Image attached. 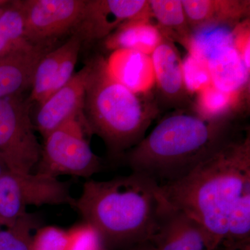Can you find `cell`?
I'll return each mask as SVG.
<instances>
[{
	"label": "cell",
	"instance_id": "1",
	"mask_svg": "<svg viewBox=\"0 0 250 250\" xmlns=\"http://www.w3.org/2000/svg\"><path fill=\"white\" fill-rule=\"evenodd\" d=\"M164 199L200 224L208 250H218L233 206L250 186V132L246 128L182 178L159 184Z\"/></svg>",
	"mask_w": 250,
	"mask_h": 250
},
{
	"label": "cell",
	"instance_id": "2",
	"mask_svg": "<svg viewBox=\"0 0 250 250\" xmlns=\"http://www.w3.org/2000/svg\"><path fill=\"white\" fill-rule=\"evenodd\" d=\"M165 202L157 182L131 172L86 181L74 209L98 233L104 250H127L149 241Z\"/></svg>",
	"mask_w": 250,
	"mask_h": 250
},
{
	"label": "cell",
	"instance_id": "3",
	"mask_svg": "<svg viewBox=\"0 0 250 250\" xmlns=\"http://www.w3.org/2000/svg\"><path fill=\"white\" fill-rule=\"evenodd\" d=\"M236 121H208L193 111L168 115L123 156L131 169L159 184L182 178L243 131Z\"/></svg>",
	"mask_w": 250,
	"mask_h": 250
},
{
	"label": "cell",
	"instance_id": "4",
	"mask_svg": "<svg viewBox=\"0 0 250 250\" xmlns=\"http://www.w3.org/2000/svg\"><path fill=\"white\" fill-rule=\"evenodd\" d=\"M88 65L83 104L87 127L90 135L103 140L112 161H121L144 139L159 107L149 97L136 95L113 80L103 57L92 59Z\"/></svg>",
	"mask_w": 250,
	"mask_h": 250
},
{
	"label": "cell",
	"instance_id": "5",
	"mask_svg": "<svg viewBox=\"0 0 250 250\" xmlns=\"http://www.w3.org/2000/svg\"><path fill=\"white\" fill-rule=\"evenodd\" d=\"M83 116L72 118L44 139L36 172L58 178L61 175L89 179L103 169L92 150Z\"/></svg>",
	"mask_w": 250,
	"mask_h": 250
},
{
	"label": "cell",
	"instance_id": "6",
	"mask_svg": "<svg viewBox=\"0 0 250 250\" xmlns=\"http://www.w3.org/2000/svg\"><path fill=\"white\" fill-rule=\"evenodd\" d=\"M70 184L45 174L8 170L0 177V227L9 228L27 213L28 206L67 205L75 208Z\"/></svg>",
	"mask_w": 250,
	"mask_h": 250
},
{
	"label": "cell",
	"instance_id": "7",
	"mask_svg": "<svg viewBox=\"0 0 250 250\" xmlns=\"http://www.w3.org/2000/svg\"><path fill=\"white\" fill-rule=\"evenodd\" d=\"M31 104L22 95L0 98V158L17 173L34 172L42 151L30 117Z\"/></svg>",
	"mask_w": 250,
	"mask_h": 250
},
{
	"label": "cell",
	"instance_id": "8",
	"mask_svg": "<svg viewBox=\"0 0 250 250\" xmlns=\"http://www.w3.org/2000/svg\"><path fill=\"white\" fill-rule=\"evenodd\" d=\"M85 4L86 0L22 1L26 41L33 45L52 48L60 38L77 30Z\"/></svg>",
	"mask_w": 250,
	"mask_h": 250
},
{
	"label": "cell",
	"instance_id": "9",
	"mask_svg": "<svg viewBox=\"0 0 250 250\" xmlns=\"http://www.w3.org/2000/svg\"><path fill=\"white\" fill-rule=\"evenodd\" d=\"M151 19L148 0H86L77 30L84 42L104 40L125 22Z\"/></svg>",
	"mask_w": 250,
	"mask_h": 250
},
{
	"label": "cell",
	"instance_id": "10",
	"mask_svg": "<svg viewBox=\"0 0 250 250\" xmlns=\"http://www.w3.org/2000/svg\"><path fill=\"white\" fill-rule=\"evenodd\" d=\"M88 63L70 81L41 103L36 113L35 130L45 139L65 122L83 116Z\"/></svg>",
	"mask_w": 250,
	"mask_h": 250
},
{
	"label": "cell",
	"instance_id": "11",
	"mask_svg": "<svg viewBox=\"0 0 250 250\" xmlns=\"http://www.w3.org/2000/svg\"><path fill=\"white\" fill-rule=\"evenodd\" d=\"M148 242L154 250H208L201 225L166 200Z\"/></svg>",
	"mask_w": 250,
	"mask_h": 250
},
{
	"label": "cell",
	"instance_id": "12",
	"mask_svg": "<svg viewBox=\"0 0 250 250\" xmlns=\"http://www.w3.org/2000/svg\"><path fill=\"white\" fill-rule=\"evenodd\" d=\"M151 59L155 88L161 100L168 106H187L189 95L184 85L182 59L173 41L164 36Z\"/></svg>",
	"mask_w": 250,
	"mask_h": 250
},
{
	"label": "cell",
	"instance_id": "13",
	"mask_svg": "<svg viewBox=\"0 0 250 250\" xmlns=\"http://www.w3.org/2000/svg\"><path fill=\"white\" fill-rule=\"evenodd\" d=\"M105 67L113 80L136 95L149 97L155 88L151 56L131 49H116L105 59Z\"/></svg>",
	"mask_w": 250,
	"mask_h": 250
},
{
	"label": "cell",
	"instance_id": "14",
	"mask_svg": "<svg viewBox=\"0 0 250 250\" xmlns=\"http://www.w3.org/2000/svg\"><path fill=\"white\" fill-rule=\"evenodd\" d=\"M53 49L28 43L0 58V98L22 95L31 87L39 62Z\"/></svg>",
	"mask_w": 250,
	"mask_h": 250
},
{
	"label": "cell",
	"instance_id": "15",
	"mask_svg": "<svg viewBox=\"0 0 250 250\" xmlns=\"http://www.w3.org/2000/svg\"><path fill=\"white\" fill-rule=\"evenodd\" d=\"M191 31L213 25L234 27L250 18L249 0H182Z\"/></svg>",
	"mask_w": 250,
	"mask_h": 250
},
{
	"label": "cell",
	"instance_id": "16",
	"mask_svg": "<svg viewBox=\"0 0 250 250\" xmlns=\"http://www.w3.org/2000/svg\"><path fill=\"white\" fill-rule=\"evenodd\" d=\"M211 84L225 93L250 97V71L232 45L217 49L207 59Z\"/></svg>",
	"mask_w": 250,
	"mask_h": 250
},
{
	"label": "cell",
	"instance_id": "17",
	"mask_svg": "<svg viewBox=\"0 0 250 250\" xmlns=\"http://www.w3.org/2000/svg\"><path fill=\"white\" fill-rule=\"evenodd\" d=\"M164 35L151 19L125 22L104 39L107 50L126 49L151 56L164 39Z\"/></svg>",
	"mask_w": 250,
	"mask_h": 250
},
{
	"label": "cell",
	"instance_id": "18",
	"mask_svg": "<svg viewBox=\"0 0 250 250\" xmlns=\"http://www.w3.org/2000/svg\"><path fill=\"white\" fill-rule=\"evenodd\" d=\"M250 97L225 93L213 85L197 94L194 112L208 121H237Z\"/></svg>",
	"mask_w": 250,
	"mask_h": 250
},
{
	"label": "cell",
	"instance_id": "19",
	"mask_svg": "<svg viewBox=\"0 0 250 250\" xmlns=\"http://www.w3.org/2000/svg\"><path fill=\"white\" fill-rule=\"evenodd\" d=\"M151 18L163 35L173 42L183 44L191 30L188 24L182 0H148Z\"/></svg>",
	"mask_w": 250,
	"mask_h": 250
},
{
	"label": "cell",
	"instance_id": "20",
	"mask_svg": "<svg viewBox=\"0 0 250 250\" xmlns=\"http://www.w3.org/2000/svg\"><path fill=\"white\" fill-rule=\"evenodd\" d=\"M250 246V186L233 206L228 231L222 243L223 250H244Z\"/></svg>",
	"mask_w": 250,
	"mask_h": 250
},
{
	"label": "cell",
	"instance_id": "21",
	"mask_svg": "<svg viewBox=\"0 0 250 250\" xmlns=\"http://www.w3.org/2000/svg\"><path fill=\"white\" fill-rule=\"evenodd\" d=\"M24 30L22 1H11V6L0 13V58L29 43Z\"/></svg>",
	"mask_w": 250,
	"mask_h": 250
},
{
	"label": "cell",
	"instance_id": "22",
	"mask_svg": "<svg viewBox=\"0 0 250 250\" xmlns=\"http://www.w3.org/2000/svg\"><path fill=\"white\" fill-rule=\"evenodd\" d=\"M65 46L64 43L57 48H54L41 59L36 67L29 101L39 105L47 100L50 95L54 80L61 60L63 55Z\"/></svg>",
	"mask_w": 250,
	"mask_h": 250
},
{
	"label": "cell",
	"instance_id": "23",
	"mask_svg": "<svg viewBox=\"0 0 250 250\" xmlns=\"http://www.w3.org/2000/svg\"><path fill=\"white\" fill-rule=\"evenodd\" d=\"M40 228L39 215L27 212L12 226L0 229V250H31L32 231Z\"/></svg>",
	"mask_w": 250,
	"mask_h": 250
},
{
	"label": "cell",
	"instance_id": "24",
	"mask_svg": "<svg viewBox=\"0 0 250 250\" xmlns=\"http://www.w3.org/2000/svg\"><path fill=\"white\" fill-rule=\"evenodd\" d=\"M182 72L188 95H197L212 85L208 63L200 57L188 53L182 59Z\"/></svg>",
	"mask_w": 250,
	"mask_h": 250
},
{
	"label": "cell",
	"instance_id": "25",
	"mask_svg": "<svg viewBox=\"0 0 250 250\" xmlns=\"http://www.w3.org/2000/svg\"><path fill=\"white\" fill-rule=\"evenodd\" d=\"M83 44V39L77 31H75L68 40L64 42L65 50L49 96L66 84L73 76L80 49Z\"/></svg>",
	"mask_w": 250,
	"mask_h": 250
},
{
	"label": "cell",
	"instance_id": "26",
	"mask_svg": "<svg viewBox=\"0 0 250 250\" xmlns=\"http://www.w3.org/2000/svg\"><path fill=\"white\" fill-rule=\"evenodd\" d=\"M67 230L56 226H44L33 236L31 250H67Z\"/></svg>",
	"mask_w": 250,
	"mask_h": 250
},
{
	"label": "cell",
	"instance_id": "27",
	"mask_svg": "<svg viewBox=\"0 0 250 250\" xmlns=\"http://www.w3.org/2000/svg\"><path fill=\"white\" fill-rule=\"evenodd\" d=\"M67 233V250H104L98 233L88 224L75 225Z\"/></svg>",
	"mask_w": 250,
	"mask_h": 250
},
{
	"label": "cell",
	"instance_id": "28",
	"mask_svg": "<svg viewBox=\"0 0 250 250\" xmlns=\"http://www.w3.org/2000/svg\"><path fill=\"white\" fill-rule=\"evenodd\" d=\"M232 46L246 68L250 71V21L244 20L232 30Z\"/></svg>",
	"mask_w": 250,
	"mask_h": 250
},
{
	"label": "cell",
	"instance_id": "29",
	"mask_svg": "<svg viewBox=\"0 0 250 250\" xmlns=\"http://www.w3.org/2000/svg\"><path fill=\"white\" fill-rule=\"evenodd\" d=\"M127 250H154V249H153L150 243L147 241L137 245V246L132 247V248Z\"/></svg>",
	"mask_w": 250,
	"mask_h": 250
},
{
	"label": "cell",
	"instance_id": "30",
	"mask_svg": "<svg viewBox=\"0 0 250 250\" xmlns=\"http://www.w3.org/2000/svg\"><path fill=\"white\" fill-rule=\"evenodd\" d=\"M8 170H9V169H8L7 166L4 164L2 159L0 158V177H1L2 174H4L5 172H7Z\"/></svg>",
	"mask_w": 250,
	"mask_h": 250
},
{
	"label": "cell",
	"instance_id": "31",
	"mask_svg": "<svg viewBox=\"0 0 250 250\" xmlns=\"http://www.w3.org/2000/svg\"><path fill=\"white\" fill-rule=\"evenodd\" d=\"M218 250H223L221 249V248H219V249ZM250 250V247H248V248H246V250Z\"/></svg>",
	"mask_w": 250,
	"mask_h": 250
},
{
	"label": "cell",
	"instance_id": "32",
	"mask_svg": "<svg viewBox=\"0 0 250 250\" xmlns=\"http://www.w3.org/2000/svg\"><path fill=\"white\" fill-rule=\"evenodd\" d=\"M1 229V227H0V229Z\"/></svg>",
	"mask_w": 250,
	"mask_h": 250
}]
</instances>
